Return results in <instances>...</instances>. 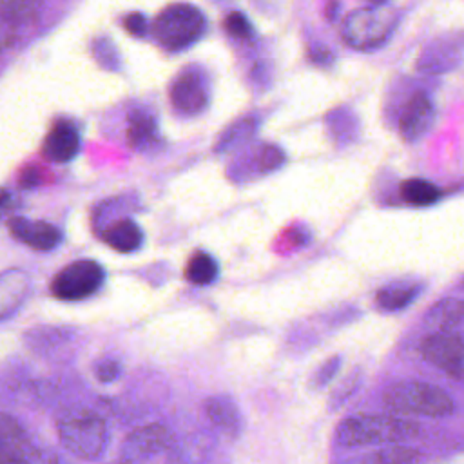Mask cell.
<instances>
[{"label":"cell","mask_w":464,"mask_h":464,"mask_svg":"<svg viewBox=\"0 0 464 464\" xmlns=\"http://www.w3.org/2000/svg\"><path fill=\"white\" fill-rule=\"evenodd\" d=\"M419 433V424L402 415H372L359 413L344 419L337 428V437L343 446H386L408 440Z\"/></svg>","instance_id":"6da1fadb"},{"label":"cell","mask_w":464,"mask_h":464,"mask_svg":"<svg viewBox=\"0 0 464 464\" xmlns=\"http://www.w3.org/2000/svg\"><path fill=\"white\" fill-rule=\"evenodd\" d=\"M384 404L399 415L446 417L453 411L451 397L439 386L422 381H399L382 393Z\"/></svg>","instance_id":"7a4b0ae2"},{"label":"cell","mask_w":464,"mask_h":464,"mask_svg":"<svg viewBox=\"0 0 464 464\" xmlns=\"http://www.w3.org/2000/svg\"><path fill=\"white\" fill-rule=\"evenodd\" d=\"M58 437L67 451L80 459H96L107 446L103 419L91 410H74L58 422Z\"/></svg>","instance_id":"3957f363"},{"label":"cell","mask_w":464,"mask_h":464,"mask_svg":"<svg viewBox=\"0 0 464 464\" xmlns=\"http://www.w3.org/2000/svg\"><path fill=\"white\" fill-rule=\"evenodd\" d=\"M207 29L203 13L190 4H172L154 20L152 33L169 51H181L196 44Z\"/></svg>","instance_id":"277c9868"},{"label":"cell","mask_w":464,"mask_h":464,"mask_svg":"<svg viewBox=\"0 0 464 464\" xmlns=\"http://www.w3.org/2000/svg\"><path fill=\"white\" fill-rule=\"evenodd\" d=\"M395 22L397 20L392 16V13L375 7H362L344 18L343 38L355 49H373L390 38Z\"/></svg>","instance_id":"5b68a950"},{"label":"cell","mask_w":464,"mask_h":464,"mask_svg":"<svg viewBox=\"0 0 464 464\" xmlns=\"http://www.w3.org/2000/svg\"><path fill=\"white\" fill-rule=\"evenodd\" d=\"M103 283V268L92 259H80L62 268L53 283L51 292L62 301H80L94 292Z\"/></svg>","instance_id":"8992f818"},{"label":"cell","mask_w":464,"mask_h":464,"mask_svg":"<svg viewBox=\"0 0 464 464\" xmlns=\"http://www.w3.org/2000/svg\"><path fill=\"white\" fill-rule=\"evenodd\" d=\"M422 357L451 377L464 379V339L450 330H439L420 343Z\"/></svg>","instance_id":"52a82bcc"},{"label":"cell","mask_w":464,"mask_h":464,"mask_svg":"<svg viewBox=\"0 0 464 464\" xmlns=\"http://www.w3.org/2000/svg\"><path fill=\"white\" fill-rule=\"evenodd\" d=\"M464 60V33H446L424 45L419 54L417 69L428 74H442Z\"/></svg>","instance_id":"ba28073f"},{"label":"cell","mask_w":464,"mask_h":464,"mask_svg":"<svg viewBox=\"0 0 464 464\" xmlns=\"http://www.w3.org/2000/svg\"><path fill=\"white\" fill-rule=\"evenodd\" d=\"M170 102L181 114H198L208 103V83L198 67L183 69L170 85Z\"/></svg>","instance_id":"9c48e42d"},{"label":"cell","mask_w":464,"mask_h":464,"mask_svg":"<svg viewBox=\"0 0 464 464\" xmlns=\"http://www.w3.org/2000/svg\"><path fill=\"white\" fill-rule=\"evenodd\" d=\"M174 437L163 424H149L134 430L123 442L121 453L127 460L143 459L165 451L172 444Z\"/></svg>","instance_id":"30bf717a"},{"label":"cell","mask_w":464,"mask_h":464,"mask_svg":"<svg viewBox=\"0 0 464 464\" xmlns=\"http://www.w3.org/2000/svg\"><path fill=\"white\" fill-rule=\"evenodd\" d=\"M435 120V107L426 92H415L410 102L404 105L402 114L399 118L401 134L408 140H419L426 134Z\"/></svg>","instance_id":"8fae6325"},{"label":"cell","mask_w":464,"mask_h":464,"mask_svg":"<svg viewBox=\"0 0 464 464\" xmlns=\"http://www.w3.org/2000/svg\"><path fill=\"white\" fill-rule=\"evenodd\" d=\"M9 232L34 250H53L62 241V232L45 221H31L27 218L9 219Z\"/></svg>","instance_id":"7c38bea8"},{"label":"cell","mask_w":464,"mask_h":464,"mask_svg":"<svg viewBox=\"0 0 464 464\" xmlns=\"http://www.w3.org/2000/svg\"><path fill=\"white\" fill-rule=\"evenodd\" d=\"M29 294V276L20 268L0 274V319L13 315Z\"/></svg>","instance_id":"4fadbf2b"},{"label":"cell","mask_w":464,"mask_h":464,"mask_svg":"<svg viewBox=\"0 0 464 464\" xmlns=\"http://www.w3.org/2000/svg\"><path fill=\"white\" fill-rule=\"evenodd\" d=\"M80 149V136L78 130L74 129V125H71L69 121H60L56 123L44 143V152L49 160L58 161V163H65L69 160H72L76 156Z\"/></svg>","instance_id":"5bb4252c"},{"label":"cell","mask_w":464,"mask_h":464,"mask_svg":"<svg viewBox=\"0 0 464 464\" xmlns=\"http://www.w3.org/2000/svg\"><path fill=\"white\" fill-rule=\"evenodd\" d=\"M205 413L218 428L225 430L227 433L237 435L241 431V426H243L241 413L230 397L227 395L208 397L205 402Z\"/></svg>","instance_id":"9a60e30c"},{"label":"cell","mask_w":464,"mask_h":464,"mask_svg":"<svg viewBox=\"0 0 464 464\" xmlns=\"http://www.w3.org/2000/svg\"><path fill=\"white\" fill-rule=\"evenodd\" d=\"M103 241L123 254L134 252L141 246L143 243V232L141 228L130 221V219H120L112 223L105 232H103Z\"/></svg>","instance_id":"2e32d148"},{"label":"cell","mask_w":464,"mask_h":464,"mask_svg":"<svg viewBox=\"0 0 464 464\" xmlns=\"http://www.w3.org/2000/svg\"><path fill=\"white\" fill-rule=\"evenodd\" d=\"M0 459L22 460V431L18 424L0 413Z\"/></svg>","instance_id":"e0dca14e"},{"label":"cell","mask_w":464,"mask_h":464,"mask_svg":"<svg viewBox=\"0 0 464 464\" xmlns=\"http://www.w3.org/2000/svg\"><path fill=\"white\" fill-rule=\"evenodd\" d=\"M185 276L194 285H208L218 276V263L212 256H208L205 252H198L187 263Z\"/></svg>","instance_id":"ac0fdd59"},{"label":"cell","mask_w":464,"mask_h":464,"mask_svg":"<svg viewBox=\"0 0 464 464\" xmlns=\"http://www.w3.org/2000/svg\"><path fill=\"white\" fill-rule=\"evenodd\" d=\"M401 194L410 205H417V207L431 205L440 196L439 188L433 183L426 181V179H408V181H404L402 187H401Z\"/></svg>","instance_id":"d6986e66"},{"label":"cell","mask_w":464,"mask_h":464,"mask_svg":"<svg viewBox=\"0 0 464 464\" xmlns=\"http://www.w3.org/2000/svg\"><path fill=\"white\" fill-rule=\"evenodd\" d=\"M417 459L419 451L415 448L390 444L388 448L368 455L361 464H413Z\"/></svg>","instance_id":"ffe728a7"},{"label":"cell","mask_w":464,"mask_h":464,"mask_svg":"<svg viewBox=\"0 0 464 464\" xmlns=\"http://www.w3.org/2000/svg\"><path fill=\"white\" fill-rule=\"evenodd\" d=\"M417 295V290L413 286L406 285H392L377 292V304L384 310H399L410 304Z\"/></svg>","instance_id":"44dd1931"},{"label":"cell","mask_w":464,"mask_h":464,"mask_svg":"<svg viewBox=\"0 0 464 464\" xmlns=\"http://www.w3.org/2000/svg\"><path fill=\"white\" fill-rule=\"evenodd\" d=\"M256 129H257V121L254 118H243V120L236 121L232 127H228L223 132V136L218 143V149L227 150V149H234V147L245 143L250 136L256 134Z\"/></svg>","instance_id":"7402d4cb"},{"label":"cell","mask_w":464,"mask_h":464,"mask_svg":"<svg viewBox=\"0 0 464 464\" xmlns=\"http://www.w3.org/2000/svg\"><path fill=\"white\" fill-rule=\"evenodd\" d=\"M460 319H464V303L460 301H446V303H439L431 314H430V321H433L437 326H440L442 330L451 328L450 324L459 323Z\"/></svg>","instance_id":"603a6c76"},{"label":"cell","mask_w":464,"mask_h":464,"mask_svg":"<svg viewBox=\"0 0 464 464\" xmlns=\"http://www.w3.org/2000/svg\"><path fill=\"white\" fill-rule=\"evenodd\" d=\"M156 134V125L154 120L141 112V114H132L130 118V125H129V140L132 145L141 147L147 145Z\"/></svg>","instance_id":"cb8c5ba5"},{"label":"cell","mask_w":464,"mask_h":464,"mask_svg":"<svg viewBox=\"0 0 464 464\" xmlns=\"http://www.w3.org/2000/svg\"><path fill=\"white\" fill-rule=\"evenodd\" d=\"M0 11L14 22H27L38 11V0H0Z\"/></svg>","instance_id":"d4e9b609"},{"label":"cell","mask_w":464,"mask_h":464,"mask_svg":"<svg viewBox=\"0 0 464 464\" xmlns=\"http://www.w3.org/2000/svg\"><path fill=\"white\" fill-rule=\"evenodd\" d=\"M256 163L261 172H272L283 163V152L276 145H263L256 150Z\"/></svg>","instance_id":"484cf974"},{"label":"cell","mask_w":464,"mask_h":464,"mask_svg":"<svg viewBox=\"0 0 464 464\" xmlns=\"http://www.w3.org/2000/svg\"><path fill=\"white\" fill-rule=\"evenodd\" d=\"M225 27H227V31L234 36V38H250L252 36V25H250V22L246 20V16L245 14H241V13H230L228 16H227V20H225Z\"/></svg>","instance_id":"4316f807"},{"label":"cell","mask_w":464,"mask_h":464,"mask_svg":"<svg viewBox=\"0 0 464 464\" xmlns=\"http://www.w3.org/2000/svg\"><path fill=\"white\" fill-rule=\"evenodd\" d=\"M120 362L114 361V359H105V361H100L96 364V377L102 381V382H111L114 381L118 375H120Z\"/></svg>","instance_id":"83f0119b"},{"label":"cell","mask_w":464,"mask_h":464,"mask_svg":"<svg viewBox=\"0 0 464 464\" xmlns=\"http://www.w3.org/2000/svg\"><path fill=\"white\" fill-rule=\"evenodd\" d=\"M125 27L129 33L132 34H143L147 31V22L141 14L134 13V14H129L127 20H125Z\"/></svg>","instance_id":"f1b7e54d"},{"label":"cell","mask_w":464,"mask_h":464,"mask_svg":"<svg viewBox=\"0 0 464 464\" xmlns=\"http://www.w3.org/2000/svg\"><path fill=\"white\" fill-rule=\"evenodd\" d=\"M38 181H40V176H38V170H36L34 167L25 169V170L22 172V176H20V185L25 187V188L34 187Z\"/></svg>","instance_id":"f546056e"},{"label":"cell","mask_w":464,"mask_h":464,"mask_svg":"<svg viewBox=\"0 0 464 464\" xmlns=\"http://www.w3.org/2000/svg\"><path fill=\"white\" fill-rule=\"evenodd\" d=\"M11 207V194L5 188H0V218L7 212Z\"/></svg>","instance_id":"4dcf8cb0"},{"label":"cell","mask_w":464,"mask_h":464,"mask_svg":"<svg viewBox=\"0 0 464 464\" xmlns=\"http://www.w3.org/2000/svg\"><path fill=\"white\" fill-rule=\"evenodd\" d=\"M0 464H24L20 459H0Z\"/></svg>","instance_id":"1f68e13d"},{"label":"cell","mask_w":464,"mask_h":464,"mask_svg":"<svg viewBox=\"0 0 464 464\" xmlns=\"http://www.w3.org/2000/svg\"><path fill=\"white\" fill-rule=\"evenodd\" d=\"M118 464H134V462H132V460H127V459H125L123 462H118Z\"/></svg>","instance_id":"d6a6232c"},{"label":"cell","mask_w":464,"mask_h":464,"mask_svg":"<svg viewBox=\"0 0 464 464\" xmlns=\"http://www.w3.org/2000/svg\"><path fill=\"white\" fill-rule=\"evenodd\" d=\"M372 2H373V4H382L384 0H372Z\"/></svg>","instance_id":"836d02e7"}]
</instances>
